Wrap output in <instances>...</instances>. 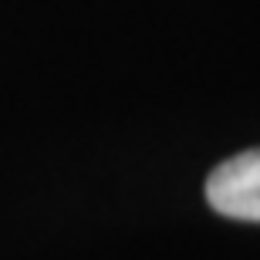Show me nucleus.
Segmentation results:
<instances>
[{"label":"nucleus","instance_id":"f257e3e1","mask_svg":"<svg viewBox=\"0 0 260 260\" xmlns=\"http://www.w3.org/2000/svg\"><path fill=\"white\" fill-rule=\"evenodd\" d=\"M206 200L216 213L260 223V149L220 162L206 179Z\"/></svg>","mask_w":260,"mask_h":260}]
</instances>
